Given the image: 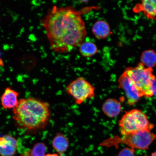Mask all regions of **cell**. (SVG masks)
I'll return each instance as SVG.
<instances>
[{"instance_id": "5b68a950", "label": "cell", "mask_w": 156, "mask_h": 156, "mask_svg": "<svg viewBox=\"0 0 156 156\" xmlns=\"http://www.w3.org/2000/svg\"><path fill=\"white\" fill-rule=\"evenodd\" d=\"M156 138V135L151 131H143L122 136L121 138L116 137L108 142L110 146H116L119 144H124L133 149L145 150Z\"/></svg>"}, {"instance_id": "ba28073f", "label": "cell", "mask_w": 156, "mask_h": 156, "mask_svg": "<svg viewBox=\"0 0 156 156\" xmlns=\"http://www.w3.org/2000/svg\"><path fill=\"white\" fill-rule=\"evenodd\" d=\"M17 141L13 136L5 135L0 137V155L13 156L17 151Z\"/></svg>"}, {"instance_id": "7a4b0ae2", "label": "cell", "mask_w": 156, "mask_h": 156, "mask_svg": "<svg viewBox=\"0 0 156 156\" xmlns=\"http://www.w3.org/2000/svg\"><path fill=\"white\" fill-rule=\"evenodd\" d=\"M13 114V119L19 126L32 131L45 127L51 115L47 102L32 98L20 99Z\"/></svg>"}, {"instance_id": "44dd1931", "label": "cell", "mask_w": 156, "mask_h": 156, "mask_svg": "<svg viewBox=\"0 0 156 156\" xmlns=\"http://www.w3.org/2000/svg\"><path fill=\"white\" fill-rule=\"evenodd\" d=\"M1 51H0V57H1Z\"/></svg>"}, {"instance_id": "e0dca14e", "label": "cell", "mask_w": 156, "mask_h": 156, "mask_svg": "<svg viewBox=\"0 0 156 156\" xmlns=\"http://www.w3.org/2000/svg\"><path fill=\"white\" fill-rule=\"evenodd\" d=\"M135 149L129 147L124 148L119 153L118 156H134Z\"/></svg>"}, {"instance_id": "7c38bea8", "label": "cell", "mask_w": 156, "mask_h": 156, "mask_svg": "<svg viewBox=\"0 0 156 156\" xmlns=\"http://www.w3.org/2000/svg\"><path fill=\"white\" fill-rule=\"evenodd\" d=\"M92 31L95 37L99 40L106 38L112 34L110 25L103 20L96 21L93 25Z\"/></svg>"}, {"instance_id": "ac0fdd59", "label": "cell", "mask_w": 156, "mask_h": 156, "mask_svg": "<svg viewBox=\"0 0 156 156\" xmlns=\"http://www.w3.org/2000/svg\"><path fill=\"white\" fill-rule=\"evenodd\" d=\"M20 156H31L30 155V153L29 152H27L26 153H25L21 155Z\"/></svg>"}, {"instance_id": "30bf717a", "label": "cell", "mask_w": 156, "mask_h": 156, "mask_svg": "<svg viewBox=\"0 0 156 156\" xmlns=\"http://www.w3.org/2000/svg\"><path fill=\"white\" fill-rule=\"evenodd\" d=\"M122 110L120 103L117 99L109 98L103 103L102 110L104 114L110 118H114L120 114Z\"/></svg>"}, {"instance_id": "52a82bcc", "label": "cell", "mask_w": 156, "mask_h": 156, "mask_svg": "<svg viewBox=\"0 0 156 156\" xmlns=\"http://www.w3.org/2000/svg\"><path fill=\"white\" fill-rule=\"evenodd\" d=\"M118 87L124 91L127 99L128 104L130 106L135 105L140 98L133 83L126 72L123 73L118 80Z\"/></svg>"}, {"instance_id": "d6986e66", "label": "cell", "mask_w": 156, "mask_h": 156, "mask_svg": "<svg viewBox=\"0 0 156 156\" xmlns=\"http://www.w3.org/2000/svg\"><path fill=\"white\" fill-rule=\"evenodd\" d=\"M45 156H58L57 154H48Z\"/></svg>"}, {"instance_id": "9c48e42d", "label": "cell", "mask_w": 156, "mask_h": 156, "mask_svg": "<svg viewBox=\"0 0 156 156\" xmlns=\"http://www.w3.org/2000/svg\"><path fill=\"white\" fill-rule=\"evenodd\" d=\"M19 93L11 87H7L1 97L2 106L5 109H14L18 104Z\"/></svg>"}, {"instance_id": "9a60e30c", "label": "cell", "mask_w": 156, "mask_h": 156, "mask_svg": "<svg viewBox=\"0 0 156 156\" xmlns=\"http://www.w3.org/2000/svg\"><path fill=\"white\" fill-rule=\"evenodd\" d=\"M141 60L146 67L153 68L156 65V53L152 50L145 51L141 55Z\"/></svg>"}, {"instance_id": "3957f363", "label": "cell", "mask_w": 156, "mask_h": 156, "mask_svg": "<svg viewBox=\"0 0 156 156\" xmlns=\"http://www.w3.org/2000/svg\"><path fill=\"white\" fill-rule=\"evenodd\" d=\"M125 71L140 98L153 96V85L156 78L153 68L146 67L141 62L136 67L127 68Z\"/></svg>"}, {"instance_id": "6da1fadb", "label": "cell", "mask_w": 156, "mask_h": 156, "mask_svg": "<svg viewBox=\"0 0 156 156\" xmlns=\"http://www.w3.org/2000/svg\"><path fill=\"white\" fill-rule=\"evenodd\" d=\"M51 48L56 52L67 53L83 43L87 31L81 12L72 7L49 9L42 20Z\"/></svg>"}, {"instance_id": "7402d4cb", "label": "cell", "mask_w": 156, "mask_h": 156, "mask_svg": "<svg viewBox=\"0 0 156 156\" xmlns=\"http://www.w3.org/2000/svg\"></svg>"}, {"instance_id": "2e32d148", "label": "cell", "mask_w": 156, "mask_h": 156, "mask_svg": "<svg viewBox=\"0 0 156 156\" xmlns=\"http://www.w3.org/2000/svg\"><path fill=\"white\" fill-rule=\"evenodd\" d=\"M46 151L45 144L42 142H39L35 144L29 152L31 156H45Z\"/></svg>"}, {"instance_id": "8fae6325", "label": "cell", "mask_w": 156, "mask_h": 156, "mask_svg": "<svg viewBox=\"0 0 156 156\" xmlns=\"http://www.w3.org/2000/svg\"><path fill=\"white\" fill-rule=\"evenodd\" d=\"M136 11L142 12L147 18L156 19V1H142L135 7Z\"/></svg>"}, {"instance_id": "ffe728a7", "label": "cell", "mask_w": 156, "mask_h": 156, "mask_svg": "<svg viewBox=\"0 0 156 156\" xmlns=\"http://www.w3.org/2000/svg\"><path fill=\"white\" fill-rule=\"evenodd\" d=\"M151 156H156V151L152 153Z\"/></svg>"}, {"instance_id": "8992f818", "label": "cell", "mask_w": 156, "mask_h": 156, "mask_svg": "<svg viewBox=\"0 0 156 156\" xmlns=\"http://www.w3.org/2000/svg\"><path fill=\"white\" fill-rule=\"evenodd\" d=\"M66 93L73 98L76 104L80 105L95 96V88L83 78L79 77L67 85Z\"/></svg>"}, {"instance_id": "277c9868", "label": "cell", "mask_w": 156, "mask_h": 156, "mask_svg": "<svg viewBox=\"0 0 156 156\" xmlns=\"http://www.w3.org/2000/svg\"><path fill=\"white\" fill-rule=\"evenodd\" d=\"M119 126L122 136L141 131H151L154 127L147 115L138 109L126 112L119 121Z\"/></svg>"}, {"instance_id": "5bb4252c", "label": "cell", "mask_w": 156, "mask_h": 156, "mask_svg": "<svg viewBox=\"0 0 156 156\" xmlns=\"http://www.w3.org/2000/svg\"><path fill=\"white\" fill-rule=\"evenodd\" d=\"M79 51L84 57H92L98 52L96 44L91 42H83L80 46Z\"/></svg>"}, {"instance_id": "4fadbf2b", "label": "cell", "mask_w": 156, "mask_h": 156, "mask_svg": "<svg viewBox=\"0 0 156 156\" xmlns=\"http://www.w3.org/2000/svg\"><path fill=\"white\" fill-rule=\"evenodd\" d=\"M69 145V139L67 136L61 133H57L52 140V147L60 155L65 153Z\"/></svg>"}]
</instances>
